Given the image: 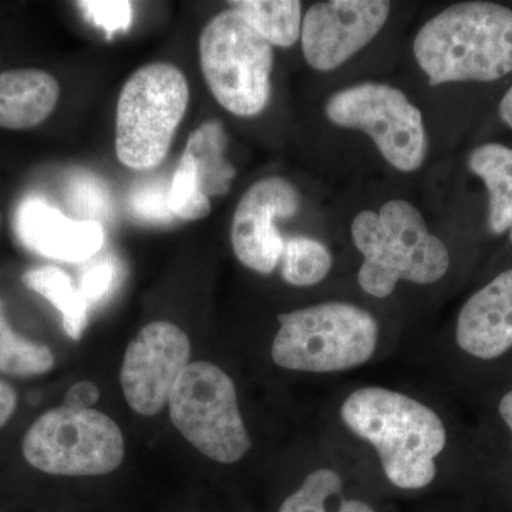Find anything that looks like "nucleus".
<instances>
[{"instance_id":"nucleus-1","label":"nucleus","mask_w":512,"mask_h":512,"mask_svg":"<svg viewBox=\"0 0 512 512\" xmlns=\"http://www.w3.org/2000/svg\"><path fill=\"white\" fill-rule=\"evenodd\" d=\"M340 416L355 436L376 448L390 483L403 490L433 483L447 430L426 404L383 387H363L345 400Z\"/></svg>"},{"instance_id":"nucleus-2","label":"nucleus","mask_w":512,"mask_h":512,"mask_svg":"<svg viewBox=\"0 0 512 512\" xmlns=\"http://www.w3.org/2000/svg\"><path fill=\"white\" fill-rule=\"evenodd\" d=\"M413 50L431 86L495 82L512 72V10L493 2L457 3L419 30Z\"/></svg>"},{"instance_id":"nucleus-3","label":"nucleus","mask_w":512,"mask_h":512,"mask_svg":"<svg viewBox=\"0 0 512 512\" xmlns=\"http://www.w3.org/2000/svg\"><path fill=\"white\" fill-rule=\"evenodd\" d=\"M352 239L363 255L360 288L375 298L392 295L400 281L430 285L450 268V252L431 234L421 212L406 200L386 202L379 212L362 211Z\"/></svg>"},{"instance_id":"nucleus-4","label":"nucleus","mask_w":512,"mask_h":512,"mask_svg":"<svg viewBox=\"0 0 512 512\" xmlns=\"http://www.w3.org/2000/svg\"><path fill=\"white\" fill-rule=\"evenodd\" d=\"M278 319L272 360L282 369L345 372L369 362L379 343L375 316L352 303H319Z\"/></svg>"},{"instance_id":"nucleus-5","label":"nucleus","mask_w":512,"mask_h":512,"mask_svg":"<svg viewBox=\"0 0 512 512\" xmlns=\"http://www.w3.org/2000/svg\"><path fill=\"white\" fill-rule=\"evenodd\" d=\"M188 101L187 79L173 64L151 63L131 74L117 104L116 153L121 163L138 171L163 163Z\"/></svg>"},{"instance_id":"nucleus-6","label":"nucleus","mask_w":512,"mask_h":512,"mask_svg":"<svg viewBox=\"0 0 512 512\" xmlns=\"http://www.w3.org/2000/svg\"><path fill=\"white\" fill-rule=\"evenodd\" d=\"M200 57L205 82L224 109L239 117L265 109L274 49L237 9L218 13L202 29Z\"/></svg>"},{"instance_id":"nucleus-7","label":"nucleus","mask_w":512,"mask_h":512,"mask_svg":"<svg viewBox=\"0 0 512 512\" xmlns=\"http://www.w3.org/2000/svg\"><path fill=\"white\" fill-rule=\"evenodd\" d=\"M168 406L177 430L211 460L234 464L251 450L235 384L214 363H190L175 384Z\"/></svg>"},{"instance_id":"nucleus-8","label":"nucleus","mask_w":512,"mask_h":512,"mask_svg":"<svg viewBox=\"0 0 512 512\" xmlns=\"http://www.w3.org/2000/svg\"><path fill=\"white\" fill-rule=\"evenodd\" d=\"M124 450L116 421L93 409L50 410L23 439V456L30 466L55 476H104L123 463Z\"/></svg>"},{"instance_id":"nucleus-9","label":"nucleus","mask_w":512,"mask_h":512,"mask_svg":"<svg viewBox=\"0 0 512 512\" xmlns=\"http://www.w3.org/2000/svg\"><path fill=\"white\" fill-rule=\"evenodd\" d=\"M326 116L339 127L363 131L387 163L412 173L426 160L423 116L406 94L382 83H362L329 97Z\"/></svg>"},{"instance_id":"nucleus-10","label":"nucleus","mask_w":512,"mask_h":512,"mask_svg":"<svg viewBox=\"0 0 512 512\" xmlns=\"http://www.w3.org/2000/svg\"><path fill=\"white\" fill-rule=\"evenodd\" d=\"M187 333L171 322L144 326L131 340L120 382L128 406L141 416H156L170 402L175 384L190 365Z\"/></svg>"},{"instance_id":"nucleus-11","label":"nucleus","mask_w":512,"mask_h":512,"mask_svg":"<svg viewBox=\"0 0 512 512\" xmlns=\"http://www.w3.org/2000/svg\"><path fill=\"white\" fill-rule=\"evenodd\" d=\"M390 15L384 0H330L302 19V50L319 72H332L375 39Z\"/></svg>"},{"instance_id":"nucleus-12","label":"nucleus","mask_w":512,"mask_h":512,"mask_svg":"<svg viewBox=\"0 0 512 512\" xmlns=\"http://www.w3.org/2000/svg\"><path fill=\"white\" fill-rule=\"evenodd\" d=\"M302 207L298 188L281 177L256 181L239 201L231 242L241 264L268 275L282 261L285 241L275 227L278 218H292Z\"/></svg>"},{"instance_id":"nucleus-13","label":"nucleus","mask_w":512,"mask_h":512,"mask_svg":"<svg viewBox=\"0 0 512 512\" xmlns=\"http://www.w3.org/2000/svg\"><path fill=\"white\" fill-rule=\"evenodd\" d=\"M16 229L26 248L57 261H87L104 244L99 221L73 220L42 198H29L20 205Z\"/></svg>"},{"instance_id":"nucleus-14","label":"nucleus","mask_w":512,"mask_h":512,"mask_svg":"<svg viewBox=\"0 0 512 512\" xmlns=\"http://www.w3.org/2000/svg\"><path fill=\"white\" fill-rule=\"evenodd\" d=\"M458 348L477 360L501 359L512 350V268L468 298L456 326Z\"/></svg>"},{"instance_id":"nucleus-15","label":"nucleus","mask_w":512,"mask_h":512,"mask_svg":"<svg viewBox=\"0 0 512 512\" xmlns=\"http://www.w3.org/2000/svg\"><path fill=\"white\" fill-rule=\"evenodd\" d=\"M60 86L52 74L37 69L0 73V128L28 130L53 113Z\"/></svg>"},{"instance_id":"nucleus-16","label":"nucleus","mask_w":512,"mask_h":512,"mask_svg":"<svg viewBox=\"0 0 512 512\" xmlns=\"http://www.w3.org/2000/svg\"><path fill=\"white\" fill-rule=\"evenodd\" d=\"M468 168L484 181L490 195L488 225L494 234L512 227V148L490 143L477 147L468 157Z\"/></svg>"},{"instance_id":"nucleus-17","label":"nucleus","mask_w":512,"mask_h":512,"mask_svg":"<svg viewBox=\"0 0 512 512\" xmlns=\"http://www.w3.org/2000/svg\"><path fill=\"white\" fill-rule=\"evenodd\" d=\"M228 137L220 120L202 123L188 137L187 154L194 164L198 184L208 198L227 194L237 170L225 158Z\"/></svg>"},{"instance_id":"nucleus-18","label":"nucleus","mask_w":512,"mask_h":512,"mask_svg":"<svg viewBox=\"0 0 512 512\" xmlns=\"http://www.w3.org/2000/svg\"><path fill=\"white\" fill-rule=\"evenodd\" d=\"M22 281L26 288L39 293L62 313L64 332L70 338H82L89 322L90 305L69 274L57 266H40L25 272Z\"/></svg>"},{"instance_id":"nucleus-19","label":"nucleus","mask_w":512,"mask_h":512,"mask_svg":"<svg viewBox=\"0 0 512 512\" xmlns=\"http://www.w3.org/2000/svg\"><path fill=\"white\" fill-rule=\"evenodd\" d=\"M272 46L291 47L302 32V3L296 0H238L229 2Z\"/></svg>"},{"instance_id":"nucleus-20","label":"nucleus","mask_w":512,"mask_h":512,"mask_svg":"<svg viewBox=\"0 0 512 512\" xmlns=\"http://www.w3.org/2000/svg\"><path fill=\"white\" fill-rule=\"evenodd\" d=\"M343 481L330 468L312 471L301 488L282 503L279 512H375L360 500H345Z\"/></svg>"},{"instance_id":"nucleus-21","label":"nucleus","mask_w":512,"mask_h":512,"mask_svg":"<svg viewBox=\"0 0 512 512\" xmlns=\"http://www.w3.org/2000/svg\"><path fill=\"white\" fill-rule=\"evenodd\" d=\"M55 366L47 346L23 339L13 332L0 302V372L16 377L43 375Z\"/></svg>"},{"instance_id":"nucleus-22","label":"nucleus","mask_w":512,"mask_h":512,"mask_svg":"<svg viewBox=\"0 0 512 512\" xmlns=\"http://www.w3.org/2000/svg\"><path fill=\"white\" fill-rule=\"evenodd\" d=\"M329 249L308 237H295L285 242L282 276L289 285L313 286L322 282L332 269Z\"/></svg>"},{"instance_id":"nucleus-23","label":"nucleus","mask_w":512,"mask_h":512,"mask_svg":"<svg viewBox=\"0 0 512 512\" xmlns=\"http://www.w3.org/2000/svg\"><path fill=\"white\" fill-rule=\"evenodd\" d=\"M168 201H170V210L173 215L181 220L197 221L210 215V198L201 191L194 164L187 154H183L175 170L170 192H168Z\"/></svg>"},{"instance_id":"nucleus-24","label":"nucleus","mask_w":512,"mask_h":512,"mask_svg":"<svg viewBox=\"0 0 512 512\" xmlns=\"http://www.w3.org/2000/svg\"><path fill=\"white\" fill-rule=\"evenodd\" d=\"M77 6L93 25L107 33V39L127 30L133 22V6L127 0H83Z\"/></svg>"},{"instance_id":"nucleus-25","label":"nucleus","mask_w":512,"mask_h":512,"mask_svg":"<svg viewBox=\"0 0 512 512\" xmlns=\"http://www.w3.org/2000/svg\"><path fill=\"white\" fill-rule=\"evenodd\" d=\"M119 279V265L113 256H104L84 268L79 288L89 305H97L109 298Z\"/></svg>"},{"instance_id":"nucleus-26","label":"nucleus","mask_w":512,"mask_h":512,"mask_svg":"<svg viewBox=\"0 0 512 512\" xmlns=\"http://www.w3.org/2000/svg\"><path fill=\"white\" fill-rule=\"evenodd\" d=\"M69 202L74 211L84 217H103L110 211V197L106 187L89 175L74 178L69 188Z\"/></svg>"},{"instance_id":"nucleus-27","label":"nucleus","mask_w":512,"mask_h":512,"mask_svg":"<svg viewBox=\"0 0 512 512\" xmlns=\"http://www.w3.org/2000/svg\"><path fill=\"white\" fill-rule=\"evenodd\" d=\"M170 188L163 187L161 183H150L138 187L130 198L131 210L141 220L148 222H168L173 218L168 201Z\"/></svg>"},{"instance_id":"nucleus-28","label":"nucleus","mask_w":512,"mask_h":512,"mask_svg":"<svg viewBox=\"0 0 512 512\" xmlns=\"http://www.w3.org/2000/svg\"><path fill=\"white\" fill-rule=\"evenodd\" d=\"M100 399V390L92 382H79L70 387L64 397V407L69 409H90Z\"/></svg>"},{"instance_id":"nucleus-29","label":"nucleus","mask_w":512,"mask_h":512,"mask_svg":"<svg viewBox=\"0 0 512 512\" xmlns=\"http://www.w3.org/2000/svg\"><path fill=\"white\" fill-rule=\"evenodd\" d=\"M18 404L16 390L5 380H0V429L10 420Z\"/></svg>"},{"instance_id":"nucleus-30","label":"nucleus","mask_w":512,"mask_h":512,"mask_svg":"<svg viewBox=\"0 0 512 512\" xmlns=\"http://www.w3.org/2000/svg\"><path fill=\"white\" fill-rule=\"evenodd\" d=\"M498 413H500L501 420L504 421L512 436V389L510 392L505 393L503 399L500 400Z\"/></svg>"},{"instance_id":"nucleus-31","label":"nucleus","mask_w":512,"mask_h":512,"mask_svg":"<svg viewBox=\"0 0 512 512\" xmlns=\"http://www.w3.org/2000/svg\"><path fill=\"white\" fill-rule=\"evenodd\" d=\"M500 117L508 127L512 128V86L501 100Z\"/></svg>"},{"instance_id":"nucleus-32","label":"nucleus","mask_w":512,"mask_h":512,"mask_svg":"<svg viewBox=\"0 0 512 512\" xmlns=\"http://www.w3.org/2000/svg\"><path fill=\"white\" fill-rule=\"evenodd\" d=\"M510 241L512 242V227L510 228Z\"/></svg>"}]
</instances>
